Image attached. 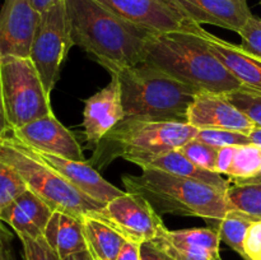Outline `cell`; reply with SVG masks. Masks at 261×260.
<instances>
[{"instance_id": "6da1fadb", "label": "cell", "mask_w": 261, "mask_h": 260, "mask_svg": "<svg viewBox=\"0 0 261 260\" xmlns=\"http://www.w3.org/2000/svg\"><path fill=\"white\" fill-rule=\"evenodd\" d=\"M74 45L111 74L147 59L153 31L114 14L96 0H65Z\"/></svg>"}, {"instance_id": "7a4b0ae2", "label": "cell", "mask_w": 261, "mask_h": 260, "mask_svg": "<svg viewBox=\"0 0 261 260\" xmlns=\"http://www.w3.org/2000/svg\"><path fill=\"white\" fill-rule=\"evenodd\" d=\"M145 61L198 91L227 94L242 87L194 31L193 22L182 30L155 33L148 42Z\"/></svg>"}, {"instance_id": "3957f363", "label": "cell", "mask_w": 261, "mask_h": 260, "mask_svg": "<svg viewBox=\"0 0 261 260\" xmlns=\"http://www.w3.org/2000/svg\"><path fill=\"white\" fill-rule=\"evenodd\" d=\"M116 75L125 119L186 122L189 107L200 92L147 61Z\"/></svg>"}, {"instance_id": "277c9868", "label": "cell", "mask_w": 261, "mask_h": 260, "mask_svg": "<svg viewBox=\"0 0 261 260\" xmlns=\"http://www.w3.org/2000/svg\"><path fill=\"white\" fill-rule=\"evenodd\" d=\"M142 171L122 176L125 189L144 196L160 213L199 217L214 226L229 211L226 190L162 171Z\"/></svg>"}, {"instance_id": "5b68a950", "label": "cell", "mask_w": 261, "mask_h": 260, "mask_svg": "<svg viewBox=\"0 0 261 260\" xmlns=\"http://www.w3.org/2000/svg\"><path fill=\"white\" fill-rule=\"evenodd\" d=\"M196 132L188 122L124 119L97 144L91 163L102 168L122 157L142 168L165 153L180 149Z\"/></svg>"}, {"instance_id": "8992f818", "label": "cell", "mask_w": 261, "mask_h": 260, "mask_svg": "<svg viewBox=\"0 0 261 260\" xmlns=\"http://www.w3.org/2000/svg\"><path fill=\"white\" fill-rule=\"evenodd\" d=\"M0 160L12 166L27 188L54 211L82 218L103 206L74 188L56 168L12 134L0 138Z\"/></svg>"}, {"instance_id": "52a82bcc", "label": "cell", "mask_w": 261, "mask_h": 260, "mask_svg": "<svg viewBox=\"0 0 261 260\" xmlns=\"http://www.w3.org/2000/svg\"><path fill=\"white\" fill-rule=\"evenodd\" d=\"M0 74L4 110L10 132L54 114L50 97L30 58L2 56Z\"/></svg>"}, {"instance_id": "ba28073f", "label": "cell", "mask_w": 261, "mask_h": 260, "mask_svg": "<svg viewBox=\"0 0 261 260\" xmlns=\"http://www.w3.org/2000/svg\"><path fill=\"white\" fill-rule=\"evenodd\" d=\"M73 45L65 2L41 13L31 46L30 59L37 69L48 96H51L59 79L61 65Z\"/></svg>"}, {"instance_id": "9c48e42d", "label": "cell", "mask_w": 261, "mask_h": 260, "mask_svg": "<svg viewBox=\"0 0 261 260\" xmlns=\"http://www.w3.org/2000/svg\"><path fill=\"white\" fill-rule=\"evenodd\" d=\"M111 226L126 241L144 245L162 236L167 227L148 199L124 191L92 214Z\"/></svg>"}, {"instance_id": "30bf717a", "label": "cell", "mask_w": 261, "mask_h": 260, "mask_svg": "<svg viewBox=\"0 0 261 260\" xmlns=\"http://www.w3.org/2000/svg\"><path fill=\"white\" fill-rule=\"evenodd\" d=\"M10 134L35 152L73 161H84L83 150L76 138L54 114L33 120L12 130Z\"/></svg>"}, {"instance_id": "8fae6325", "label": "cell", "mask_w": 261, "mask_h": 260, "mask_svg": "<svg viewBox=\"0 0 261 260\" xmlns=\"http://www.w3.org/2000/svg\"><path fill=\"white\" fill-rule=\"evenodd\" d=\"M186 122L196 129H226L250 134L255 124L224 93L200 91L188 110Z\"/></svg>"}, {"instance_id": "7c38bea8", "label": "cell", "mask_w": 261, "mask_h": 260, "mask_svg": "<svg viewBox=\"0 0 261 260\" xmlns=\"http://www.w3.org/2000/svg\"><path fill=\"white\" fill-rule=\"evenodd\" d=\"M40 17L30 0H5L0 12V56L30 58Z\"/></svg>"}, {"instance_id": "4fadbf2b", "label": "cell", "mask_w": 261, "mask_h": 260, "mask_svg": "<svg viewBox=\"0 0 261 260\" xmlns=\"http://www.w3.org/2000/svg\"><path fill=\"white\" fill-rule=\"evenodd\" d=\"M149 244L171 260H222L221 236L209 226L176 231L167 228L162 236Z\"/></svg>"}, {"instance_id": "5bb4252c", "label": "cell", "mask_w": 261, "mask_h": 260, "mask_svg": "<svg viewBox=\"0 0 261 260\" xmlns=\"http://www.w3.org/2000/svg\"><path fill=\"white\" fill-rule=\"evenodd\" d=\"M186 20L240 33L252 13L246 0H165Z\"/></svg>"}, {"instance_id": "9a60e30c", "label": "cell", "mask_w": 261, "mask_h": 260, "mask_svg": "<svg viewBox=\"0 0 261 260\" xmlns=\"http://www.w3.org/2000/svg\"><path fill=\"white\" fill-rule=\"evenodd\" d=\"M124 119L119 78L111 74V82L84 102L83 127L87 143L97 145Z\"/></svg>"}, {"instance_id": "2e32d148", "label": "cell", "mask_w": 261, "mask_h": 260, "mask_svg": "<svg viewBox=\"0 0 261 260\" xmlns=\"http://www.w3.org/2000/svg\"><path fill=\"white\" fill-rule=\"evenodd\" d=\"M114 14L155 33L182 30L186 20L165 0H96Z\"/></svg>"}, {"instance_id": "e0dca14e", "label": "cell", "mask_w": 261, "mask_h": 260, "mask_svg": "<svg viewBox=\"0 0 261 260\" xmlns=\"http://www.w3.org/2000/svg\"><path fill=\"white\" fill-rule=\"evenodd\" d=\"M194 31L203 38L212 53L246 88L261 92V59L247 53L241 45L228 42L194 23Z\"/></svg>"}, {"instance_id": "ac0fdd59", "label": "cell", "mask_w": 261, "mask_h": 260, "mask_svg": "<svg viewBox=\"0 0 261 260\" xmlns=\"http://www.w3.org/2000/svg\"><path fill=\"white\" fill-rule=\"evenodd\" d=\"M38 154L54 168H56L74 188L103 205L124 193L109 183L106 178L102 177L101 173L86 161H73L47 153H38Z\"/></svg>"}, {"instance_id": "d6986e66", "label": "cell", "mask_w": 261, "mask_h": 260, "mask_svg": "<svg viewBox=\"0 0 261 260\" xmlns=\"http://www.w3.org/2000/svg\"><path fill=\"white\" fill-rule=\"evenodd\" d=\"M53 213L54 209L46 201L27 189L3 212L0 222L12 227L18 237L40 239Z\"/></svg>"}, {"instance_id": "ffe728a7", "label": "cell", "mask_w": 261, "mask_h": 260, "mask_svg": "<svg viewBox=\"0 0 261 260\" xmlns=\"http://www.w3.org/2000/svg\"><path fill=\"white\" fill-rule=\"evenodd\" d=\"M43 239L61 260L87 250L81 217L60 211H54L43 232Z\"/></svg>"}, {"instance_id": "44dd1931", "label": "cell", "mask_w": 261, "mask_h": 260, "mask_svg": "<svg viewBox=\"0 0 261 260\" xmlns=\"http://www.w3.org/2000/svg\"><path fill=\"white\" fill-rule=\"evenodd\" d=\"M142 170H157L162 172L170 173V175L178 176V177H186L190 180L200 181V183L208 184V185L216 186L222 190H228L229 180H224L223 176L217 172L204 170L199 167L195 163L191 162L186 155L180 152V149L171 150L165 153L160 157L154 158L153 161L143 166Z\"/></svg>"}, {"instance_id": "7402d4cb", "label": "cell", "mask_w": 261, "mask_h": 260, "mask_svg": "<svg viewBox=\"0 0 261 260\" xmlns=\"http://www.w3.org/2000/svg\"><path fill=\"white\" fill-rule=\"evenodd\" d=\"M87 251L92 260H116L126 240L111 226L92 214L82 217Z\"/></svg>"}, {"instance_id": "603a6c76", "label": "cell", "mask_w": 261, "mask_h": 260, "mask_svg": "<svg viewBox=\"0 0 261 260\" xmlns=\"http://www.w3.org/2000/svg\"><path fill=\"white\" fill-rule=\"evenodd\" d=\"M254 221L256 219L242 213V212L229 209L223 219L217 222L214 226L209 227L216 228L221 236V241L228 245L232 250H234L237 254L244 257V242L246 239L247 231H249L250 226L254 223Z\"/></svg>"}, {"instance_id": "cb8c5ba5", "label": "cell", "mask_w": 261, "mask_h": 260, "mask_svg": "<svg viewBox=\"0 0 261 260\" xmlns=\"http://www.w3.org/2000/svg\"><path fill=\"white\" fill-rule=\"evenodd\" d=\"M226 198L228 209L261 219V184H233L226 191Z\"/></svg>"}, {"instance_id": "d4e9b609", "label": "cell", "mask_w": 261, "mask_h": 260, "mask_svg": "<svg viewBox=\"0 0 261 260\" xmlns=\"http://www.w3.org/2000/svg\"><path fill=\"white\" fill-rule=\"evenodd\" d=\"M261 168V147L256 144H246L234 147L233 158L227 176L229 181L245 180L256 175Z\"/></svg>"}, {"instance_id": "484cf974", "label": "cell", "mask_w": 261, "mask_h": 260, "mask_svg": "<svg viewBox=\"0 0 261 260\" xmlns=\"http://www.w3.org/2000/svg\"><path fill=\"white\" fill-rule=\"evenodd\" d=\"M27 189L19 173L12 166L0 160V217L3 212Z\"/></svg>"}, {"instance_id": "4316f807", "label": "cell", "mask_w": 261, "mask_h": 260, "mask_svg": "<svg viewBox=\"0 0 261 260\" xmlns=\"http://www.w3.org/2000/svg\"><path fill=\"white\" fill-rule=\"evenodd\" d=\"M219 148L209 145L198 139L189 140L180 148V152L189 158L193 163L204 170L217 172V160H218ZM218 173V172H217Z\"/></svg>"}, {"instance_id": "83f0119b", "label": "cell", "mask_w": 261, "mask_h": 260, "mask_svg": "<svg viewBox=\"0 0 261 260\" xmlns=\"http://www.w3.org/2000/svg\"><path fill=\"white\" fill-rule=\"evenodd\" d=\"M195 139L216 148L251 144L249 134L226 129H198Z\"/></svg>"}, {"instance_id": "f1b7e54d", "label": "cell", "mask_w": 261, "mask_h": 260, "mask_svg": "<svg viewBox=\"0 0 261 260\" xmlns=\"http://www.w3.org/2000/svg\"><path fill=\"white\" fill-rule=\"evenodd\" d=\"M227 96L232 103L250 117L255 126L261 127V92L242 86L241 88L227 93Z\"/></svg>"}, {"instance_id": "f546056e", "label": "cell", "mask_w": 261, "mask_h": 260, "mask_svg": "<svg viewBox=\"0 0 261 260\" xmlns=\"http://www.w3.org/2000/svg\"><path fill=\"white\" fill-rule=\"evenodd\" d=\"M19 240L22 242L24 260H61L43 237L32 239L19 236Z\"/></svg>"}, {"instance_id": "4dcf8cb0", "label": "cell", "mask_w": 261, "mask_h": 260, "mask_svg": "<svg viewBox=\"0 0 261 260\" xmlns=\"http://www.w3.org/2000/svg\"><path fill=\"white\" fill-rule=\"evenodd\" d=\"M241 46L256 58L261 59V19L252 15L239 33Z\"/></svg>"}, {"instance_id": "1f68e13d", "label": "cell", "mask_w": 261, "mask_h": 260, "mask_svg": "<svg viewBox=\"0 0 261 260\" xmlns=\"http://www.w3.org/2000/svg\"><path fill=\"white\" fill-rule=\"evenodd\" d=\"M244 259L261 260V219L250 226L244 242Z\"/></svg>"}, {"instance_id": "d6a6232c", "label": "cell", "mask_w": 261, "mask_h": 260, "mask_svg": "<svg viewBox=\"0 0 261 260\" xmlns=\"http://www.w3.org/2000/svg\"><path fill=\"white\" fill-rule=\"evenodd\" d=\"M116 260H143L142 259V245L137 242L125 241L121 251L117 255Z\"/></svg>"}, {"instance_id": "836d02e7", "label": "cell", "mask_w": 261, "mask_h": 260, "mask_svg": "<svg viewBox=\"0 0 261 260\" xmlns=\"http://www.w3.org/2000/svg\"><path fill=\"white\" fill-rule=\"evenodd\" d=\"M2 58V56H0ZM10 133V126L8 124L7 115L4 110V101H3V88H2V74H0V138L5 137Z\"/></svg>"}, {"instance_id": "e575fe53", "label": "cell", "mask_w": 261, "mask_h": 260, "mask_svg": "<svg viewBox=\"0 0 261 260\" xmlns=\"http://www.w3.org/2000/svg\"><path fill=\"white\" fill-rule=\"evenodd\" d=\"M142 259L143 260H166L162 252L158 251L150 244L142 245Z\"/></svg>"}, {"instance_id": "d590c367", "label": "cell", "mask_w": 261, "mask_h": 260, "mask_svg": "<svg viewBox=\"0 0 261 260\" xmlns=\"http://www.w3.org/2000/svg\"><path fill=\"white\" fill-rule=\"evenodd\" d=\"M61 2H65V0H30L31 5L37 10L38 13H43L46 10H48L50 8H53L54 5L59 4Z\"/></svg>"}, {"instance_id": "8d00e7d4", "label": "cell", "mask_w": 261, "mask_h": 260, "mask_svg": "<svg viewBox=\"0 0 261 260\" xmlns=\"http://www.w3.org/2000/svg\"><path fill=\"white\" fill-rule=\"evenodd\" d=\"M0 260H14L7 242L2 237V233H0Z\"/></svg>"}, {"instance_id": "74e56055", "label": "cell", "mask_w": 261, "mask_h": 260, "mask_svg": "<svg viewBox=\"0 0 261 260\" xmlns=\"http://www.w3.org/2000/svg\"><path fill=\"white\" fill-rule=\"evenodd\" d=\"M234 185H242V184H261V168L259 170V172L256 175H254L252 177L245 178V180H240V181H234Z\"/></svg>"}, {"instance_id": "f35d334b", "label": "cell", "mask_w": 261, "mask_h": 260, "mask_svg": "<svg viewBox=\"0 0 261 260\" xmlns=\"http://www.w3.org/2000/svg\"><path fill=\"white\" fill-rule=\"evenodd\" d=\"M63 260H92L91 255H89V252L87 251H81V252H76V254H73L70 255V256L65 257V259Z\"/></svg>"}, {"instance_id": "ab89813d", "label": "cell", "mask_w": 261, "mask_h": 260, "mask_svg": "<svg viewBox=\"0 0 261 260\" xmlns=\"http://www.w3.org/2000/svg\"><path fill=\"white\" fill-rule=\"evenodd\" d=\"M163 256H165V255H163ZM166 257V256H165ZM166 260H171V259H168V257H166Z\"/></svg>"}, {"instance_id": "60d3db41", "label": "cell", "mask_w": 261, "mask_h": 260, "mask_svg": "<svg viewBox=\"0 0 261 260\" xmlns=\"http://www.w3.org/2000/svg\"><path fill=\"white\" fill-rule=\"evenodd\" d=\"M260 4H261V0H260Z\"/></svg>"}]
</instances>
